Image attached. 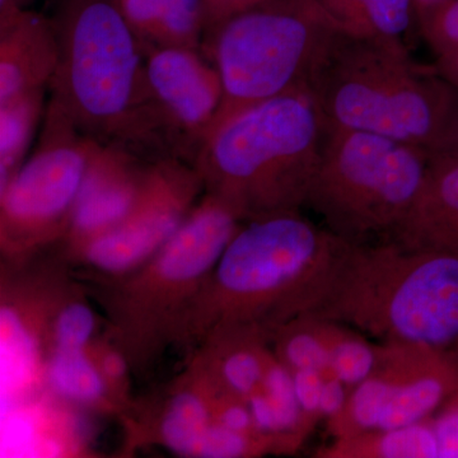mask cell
Masks as SVG:
<instances>
[{"label":"cell","mask_w":458,"mask_h":458,"mask_svg":"<svg viewBox=\"0 0 458 458\" xmlns=\"http://www.w3.org/2000/svg\"><path fill=\"white\" fill-rule=\"evenodd\" d=\"M340 238L301 212L242 223L190 306L176 351L186 358L216 331L243 328L271 340L309 310Z\"/></svg>","instance_id":"cell-1"},{"label":"cell","mask_w":458,"mask_h":458,"mask_svg":"<svg viewBox=\"0 0 458 458\" xmlns=\"http://www.w3.org/2000/svg\"><path fill=\"white\" fill-rule=\"evenodd\" d=\"M51 20L59 59L50 98L98 143L149 159L171 153L143 49L114 0H56Z\"/></svg>","instance_id":"cell-2"},{"label":"cell","mask_w":458,"mask_h":458,"mask_svg":"<svg viewBox=\"0 0 458 458\" xmlns=\"http://www.w3.org/2000/svg\"><path fill=\"white\" fill-rule=\"evenodd\" d=\"M304 313L342 322L378 343L454 349L458 254L394 241L339 246Z\"/></svg>","instance_id":"cell-3"},{"label":"cell","mask_w":458,"mask_h":458,"mask_svg":"<svg viewBox=\"0 0 458 458\" xmlns=\"http://www.w3.org/2000/svg\"><path fill=\"white\" fill-rule=\"evenodd\" d=\"M325 123L441 152L458 114V92L410 51L340 29L307 81Z\"/></svg>","instance_id":"cell-4"},{"label":"cell","mask_w":458,"mask_h":458,"mask_svg":"<svg viewBox=\"0 0 458 458\" xmlns=\"http://www.w3.org/2000/svg\"><path fill=\"white\" fill-rule=\"evenodd\" d=\"M242 223L228 204L204 192L176 233L137 269L78 276L135 379L152 376L165 352L177 349L190 306Z\"/></svg>","instance_id":"cell-5"},{"label":"cell","mask_w":458,"mask_h":458,"mask_svg":"<svg viewBox=\"0 0 458 458\" xmlns=\"http://www.w3.org/2000/svg\"><path fill=\"white\" fill-rule=\"evenodd\" d=\"M325 120L307 89L243 110L204 140L194 159L205 192L243 222L301 212L321 155Z\"/></svg>","instance_id":"cell-6"},{"label":"cell","mask_w":458,"mask_h":458,"mask_svg":"<svg viewBox=\"0 0 458 458\" xmlns=\"http://www.w3.org/2000/svg\"><path fill=\"white\" fill-rule=\"evenodd\" d=\"M340 29L319 0H267L205 30L200 51L223 87L208 137L247 108L307 89L313 66Z\"/></svg>","instance_id":"cell-7"},{"label":"cell","mask_w":458,"mask_h":458,"mask_svg":"<svg viewBox=\"0 0 458 458\" xmlns=\"http://www.w3.org/2000/svg\"><path fill=\"white\" fill-rule=\"evenodd\" d=\"M429 156L391 138L325 123L306 207L346 242L388 240L417 198Z\"/></svg>","instance_id":"cell-8"},{"label":"cell","mask_w":458,"mask_h":458,"mask_svg":"<svg viewBox=\"0 0 458 458\" xmlns=\"http://www.w3.org/2000/svg\"><path fill=\"white\" fill-rule=\"evenodd\" d=\"M99 144L49 99L35 150L0 190L2 260H26L60 242Z\"/></svg>","instance_id":"cell-9"},{"label":"cell","mask_w":458,"mask_h":458,"mask_svg":"<svg viewBox=\"0 0 458 458\" xmlns=\"http://www.w3.org/2000/svg\"><path fill=\"white\" fill-rule=\"evenodd\" d=\"M73 278L71 267L50 250L22 261L2 260V411L47 394L54 315Z\"/></svg>","instance_id":"cell-10"},{"label":"cell","mask_w":458,"mask_h":458,"mask_svg":"<svg viewBox=\"0 0 458 458\" xmlns=\"http://www.w3.org/2000/svg\"><path fill=\"white\" fill-rule=\"evenodd\" d=\"M381 344L375 370L327 420L331 438L427 420L458 387V354L452 349Z\"/></svg>","instance_id":"cell-11"},{"label":"cell","mask_w":458,"mask_h":458,"mask_svg":"<svg viewBox=\"0 0 458 458\" xmlns=\"http://www.w3.org/2000/svg\"><path fill=\"white\" fill-rule=\"evenodd\" d=\"M204 192L194 165L177 157L155 159L137 203L116 228L72 255L57 256L83 278L129 273L170 241Z\"/></svg>","instance_id":"cell-12"},{"label":"cell","mask_w":458,"mask_h":458,"mask_svg":"<svg viewBox=\"0 0 458 458\" xmlns=\"http://www.w3.org/2000/svg\"><path fill=\"white\" fill-rule=\"evenodd\" d=\"M143 54L148 87L174 155L194 164L221 107L218 71L200 50L148 47Z\"/></svg>","instance_id":"cell-13"},{"label":"cell","mask_w":458,"mask_h":458,"mask_svg":"<svg viewBox=\"0 0 458 458\" xmlns=\"http://www.w3.org/2000/svg\"><path fill=\"white\" fill-rule=\"evenodd\" d=\"M221 388L194 364L185 363L168 384L146 396L135 397L119 419L123 456L148 445L180 457L198 458L201 443L214 424V401Z\"/></svg>","instance_id":"cell-14"},{"label":"cell","mask_w":458,"mask_h":458,"mask_svg":"<svg viewBox=\"0 0 458 458\" xmlns=\"http://www.w3.org/2000/svg\"><path fill=\"white\" fill-rule=\"evenodd\" d=\"M153 161L125 147L99 144L64 237L51 251L65 258L116 228L137 203Z\"/></svg>","instance_id":"cell-15"},{"label":"cell","mask_w":458,"mask_h":458,"mask_svg":"<svg viewBox=\"0 0 458 458\" xmlns=\"http://www.w3.org/2000/svg\"><path fill=\"white\" fill-rule=\"evenodd\" d=\"M3 454L11 456L87 457L93 454L83 410L44 394L2 411Z\"/></svg>","instance_id":"cell-16"},{"label":"cell","mask_w":458,"mask_h":458,"mask_svg":"<svg viewBox=\"0 0 458 458\" xmlns=\"http://www.w3.org/2000/svg\"><path fill=\"white\" fill-rule=\"evenodd\" d=\"M59 59L51 17L27 8L0 9V102L47 89Z\"/></svg>","instance_id":"cell-17"},{"label":"cell","mask_w":458,"mask_h":458,"mask_svg":"<svg viewBox=\"0 0 458 458\" xmlns=\"http://www.w3.org/2000/svg\"><path fill=\"white\" fill-rule=\"evenodd\" d=\"M386 241L458 254V152L430 153L414 203Z\"/></svg>","instance_id":"cell-18"},{"label":"cell","mask_w":458,"mask_h":458,"mask_svg":"<svg viewBox=\"0 0 458 458\" xmlns=\"http://www.w3.org/2000/svg\"><path fill=\"white\" fill-rule=\"evenodd\" d=\"M271 348L254 330L231 328L205 337L186 358L225 393L249 399L261 387Z\"/></svg>","instance_id":"cell-19"},{"label":"cell","mask_w":458,"mask_h":458,"mask_svg":"<svg viewBox=\"0 0 458 458\" xmlns=\"http://www.w3.org/2000/svg\"><path fill=\"white\" fill-rule=\"evenodd\" d=\"M141 49L200 50L205 32L203 0H114Z\"/></svg>","instance_id":"cell-20"},{"label":"cell","mask_w":458,"mask_h":458,"mask_svg":"<svg viewBox=\"0 0 458 458\" xmlns=\"http://www.w3.org/2000/svg\"><path fill=\"white\" fill-rule=\"evenodd\" d=\"M346 31L411 53L419 30L414 0H322Z\"/></svg>","instance_id":"cell-21"},{"label":"cell","mask_w":458,"mask_h":458,"mask_svg":"<svg viewBox=\"0 0 458 458\" xmlns=\"http://www.w3.org/2000/svg\"><path fill=\"white\" fill-rule=\"evenodd\" d=\"M45 391L86 412L117 419L123 415L89 348L54 352L47 361Z\"/></svg>","instance_id":"cell-22"},{"label":"cell","mask_w":458,"mask_h":458,"mask_svg":"<svg viewBox=\"0 0 458 458\" xmlns=\"http://www.w3.org/2000/svg\"><path fill=\"white\" fill-rule=\"evenodd\" d=\"M318 458L439 457L432 418L394 429L369 430L333 439L316 452Z\"/></svg>","instance_id":"cell-23"},{"label":"cell","mask_w":458,"mask_h":458,"mask_svg":"<svg viewBox=\"0 0 458 458\" xmlns=\"http://www.w3.org/2000/svg\"><path fill=\"white\" fill-rule=\"evenodd\" d=\"M47 89H38L0 102V190L25 164L38 123L44 116Z\"/></svg>","instance_id":"cell-24"},{"label":"cell","mask_w":458,"mask_h":458,"mask_svg":"<svg viewBox=\"0 0 458 458\" xmlns=\"http://www.w3.org/2000/svg\"><path fill=\"white\" fill-rule=\"evenodd\" d=\"M270 348L289 372H328V321L311 313H301L274 333Z\"/></svg>","instance_id":"cell-25"},{"label":"cell","mask_w":458,"mask_h":458,"mask_svg":"<svg viewBox=\"0 0 458 458\" xmlns=\"http://www.w3.org/2000/svg\"><path fill=\"white\" fill-rule=\"evenodd\" d=\"M327 321L328 372L352 391L375 370L382 344L342 322Z\"/></svg>","instance_id":"cell-26"},{"label":"cell","mask_w":458,"mask_h":458,"mask_svg":"<svg viewBox=\"0 0 458 458\" xmlns=\"http://www.w3.org/2000/svg\"><path fill=\"white\" fill-rule=\"evenodd\" d=\"M89 352L114 403L123 410V415L125 414L135 401L131 363L105 330L90 343Z\"/></svg>","instance_id":"cell-27"},{"label":"cell","mask_w":458,"mask_h":458,"mask_svg":"<svg viewBox=\"0 0 458 458\" xmlns=\"http://www.w3.org/2000/svg\"><path fill=\"white\" fill-rule=\"evenodd\" d=\"M419 30L436 56L458 49V0H445L419 18Z\"/></svg>","instance_id":"cell-28"},{"label":"cell","mask_w":458,"mask_h":458,"mask_svg":"<svg viewBox=\"0 0 458 458\" xmlns=\"http://www.w3.org/2000/svg\"><path fill=\"white\" fill-rule=\"evenodd\" d=\"M293 377L295 394L302 412L304 427L311 434L321 419L322 390H324L325 373L318 370H297L291 372Z\"/></svg>","instance_id":"cell-29"},{"label":"cell","mask_w":458,"mask_h":458,"mask_svg":"<svg viewBox=\"0 0 458 458\" xmlns=\"http://www.w3.org/2000/svg\"><path fill=\"white\" fill-rule=\"evenodd\" d=\"M439 457L458 458V387L432 417Z\"/></svg>","instance_id":"cell-30"},{"label":"cell","mask_w":458,"mask_h":458,"mask_svg":"<svg viewBox=\"0 0 458 458\" xmlns=\"http://www.w3.org/2000/svg\"><path fill=\"white\" fill-rule=\"evenodd\" d=\"M267 0H203L205 30Z\"/></svg>","instance_id":"cell-31"},{"label":"cell","mask_w":458,"mask_h":458,"mask_svg":"<svg viewBox=\"0 0 458 458\" xmlns=\"http://www.w3.org/2000/svg\"><path fill=\"white\" fill-rule=\"evenodd\" d=\"M434 65L438 73L458 92V49L437 56Z\"/></svg>","instance_id":"cell-32"},{"label":"cell","mask_w":458,"mask_h":458,"mask_svg":"<svg viewBox=\"0 0 458 458\" xmlns=\"http://www.w3.org/2000/svg\"><path fill=\"white\" fill-rule=\"evenodd\" d=\"M415 5H417L418 17L420 18L428 12L432 11L433 8L438 7L445 0H414Z\"/></svg>","instance_id":"cell-33"},{"label":"cell","mask_w":458,"mask_h":458,"mask_svg":"<svg viewBox=\"0 0 458 458\" xmlns=\"http://www.w3.org/2000/svg\"><path fill=\"white\" fill-rule=\"evenodd\" d=\"M452 150V152H458V114L452 125L450 134H448L447 141H445V149ZM442 152V150H441Z\"/></svg>","instance_id":"cell-34"},{"label":"cell","mask_w":458,"mask_h":458,"mask_svg":"<svg viewBox=\"0 0 458 458\" xmlns=\"http://www.w3.org/2000/svg\"><path fill=\"white\" fill-rule=\"evenodd\" d=\"M33 0H0V9L27 8Z\"/></svg>","instance_id":"cell-35"},{"label":"cell","mask_w":458,"mask_h":458,"mask_svg":"<svg viewBox=\"0 0 458 458\" xmlns=\"http://www.w3.org/2000/svg\"><path fill=\"white\" fill-rule=\"evenodd\" d=\"M452 351L456 352H457V354H458V344H457V345H456V346H454V349H452Z\"/></svg>","instance_id":"cell-36"},{"label":"cell","mask_w":458,"mask_h":458,"mask_svg":"<svg viewBox=\"0 0 458 458\" xmlns=\"http://www.w3.org/2000/svg\"><path fill=\"white\" fill-rule=\"evenodd\" d=\"M319 2H322V0H319Z\"/></svg>","instance_id":"cell-37"}]
</instances>
